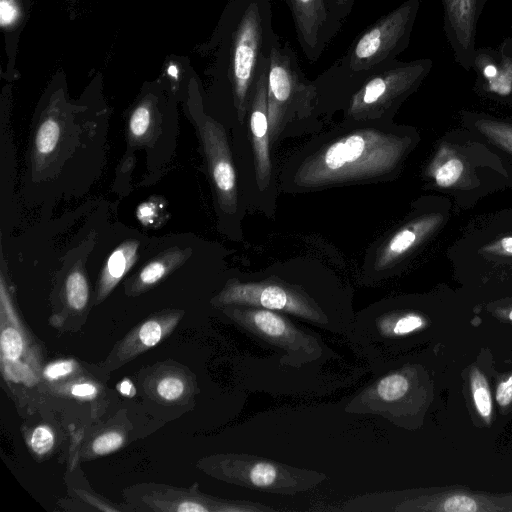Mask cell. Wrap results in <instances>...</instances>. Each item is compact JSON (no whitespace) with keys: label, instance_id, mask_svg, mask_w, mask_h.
Wrapping results in <instances>:
<instances>
[{"label":"cell","instance_id":"obj_21","mask_svg":"<svg viewBox=\"0 0 512 512\" xmlns=\"http://www.w3.org/2000/svg\"><path fill=\"white\" fill-rule=\"evenodd\" d=\"M60 138V124L55 116L49 114L40 123L36 137V151L40 155L50 154L58 144Z\"/></svg>","mask_w":512,"mask_h":512},{"label":"cell","instance_id":"obj_23","mask_svg":"<svg viewBox=\"0 0 512 512\" xmlns=\"http://www.w3.org/2000/svg\"><path fill=\"white\" fill-rule=\"evenodd\" d=\"M477 128L492 142L512 153V126L491 120L476 122Z\"/></svg>","mask_w":512,"mask_h":512},{"label":"cell","instance_id":"obj_28","mask_svg":"<svg viewBox=\"0 0 512 512\" xmlns=\"http://www.w3.org/2000/svg\"><path fill=\"white\" fill-rule=\"evenodd\" d=\"M277 475V468L268 462L255 463L248 473L252 485L260 488L271 486L276 481Z\"/></svg>","mask_w":512,"mask_h":512},{"label":"cell","instance_id":"obj_34","mask_svg":"<svg viewBox=\"0 0 512 512\" xmlns=\"http://www.w3.org/2000/svg\"><path fill=\"white\" fill-rule=\"evenodd\" d=\"M34 1H37V0H25L26 4L28 5V7L31 9V6L33 4ZM70 6L72 5H75L79 0H65Z\"/></svg>","mask_w":512,"mask_h":512},{"label":"cell","instance_id":"obj_13","mask_svg":"<svg viewBox=\"0 0 512 512\" xmlns=\"http://www.w3.org/2000/svg\"><path fill=\"white\" fill-rule=\"evenodd\" d=\"M134 428L128 418L127 410L123 409L105 423L91 426L88 434L81 429L78 448L80 461L107 456L123 448L128 443Z\"/></svg>","mask_w":512,"mask_h":512},{"label":"cell","instance_id":"obj_24","mask_svg":"<svg viewBox=\"0 0 512 512\" xmlns=\"http://www.w3.org/2000/svg\"><path fill=\"white\" fill-rule=\"evenodd\" d=\"M356 0H324L332 39L349 17Z\"/></svg>","mask_w":512,"mask_h":512},{"label":"cell","instance_id":"obj_3","mask_svg":"<svg viewBox=\"0 0 512 512\" xmlns=\"http://www.w3.org/2000/svg\"><path fill=\"white\" fill-rule=\"evenodd\" d=\"M0 362L4 382L24 406L26 394L41 393V345L21 319L3 275L0 281Z\"/></svg>","mask_w":512,"mask_h":512},{"label":"cell","instance_id":"obj_22","mask_svg":"<svg viewBox=\"0 0 512 512\" xmlns=\"http://www.w3.org/2000/svg\"><path fill=\"white\" fill-rule=\"evenodd\" d=\"M482 74L490 82V88L497 93L506 94L510 90L512 82V63L505 60L504 65L500 67L494 62L484 63Z\"/></svg>","mask_w":512,"mask_h":512},{"label":"cell","instance_id":"obj_15","mask_svg":"<svg viewBox=\"0 0 512 512\" xmlns=\"http://www.w3.org/2000/svg\"><path fill=\"white\" fill-rule=\"evenodd\" d=\"M29 12L25 0H0V27L6 57L5 70H2L1 76L7 80H14L18 76V45Z\"/></svg>","mask_w":512,"mask_h":512},{"label":"cell","instance_id":"obj_10","mask_svg":"<svg viewBox=\"0 0 512 512\" xmlns=\"http://www.w3.org/2000/svg\"><path fill=\"white\" fill-rule=\"evenodd\" d=\"M185 312L166 309L154 313L133 327L115 343L107 357L96 364L106 375L161 343L177 327Z\"/></svg>","mask_w":512,"mask_h":512},{"label":"cell","instance_id":"obj_18","mask_svg":"<svg viewBox=\"0 0 512 512\" xmlns=\"http://www.w3.org/2000/svg\"><path fill=\"white\" fill-rule=\"evenodd\" d=\"M183 259L184 253L180 250H174L149 262L126 286V293L130 296H136L152 288L178 266Z\"/></svg>","mask_w":512,"mask_h":512},{"label":"cell","instance_id":"obj_29","mask_svg":"<svg viewBox=\"0 0 512 512\" xmlns=\"http://www.w3.org/2000/svg\"><path fill=\"white\" fill-rule=\"evenodd\" d=\"M442 509L447 512H475L478 507L475 500L469 496L453 495L444 501Z\"/></svg>","mask_w":512,"mask_h":512},{"label":"cell","instance_id":"obj_20","mask_svg":"<svg viewBox=\"0 0 512 512\" xmlns=\"http://www.w3.org/2000/svg\"><path fill=\"white\" fill-rule=\"evenodd\" d=\"M26 443L35 458H47L55 449L57 435L50 424L39 423L26 430Z\"/></svg>","mask_w":512,"mask_h":512},{"label":"cell","instance_id":"obj_1","mask_svg":"<svg viewBox=\"0 0 512 512\" xmlns=\"http://www.w3.org/2000/svg\"><path fill=\"white\" fill-rule=\"evenodd\" d=\"M272 18L270 0H228L211 35L194 48L206 60L205 74L229 95L239 118L280 43Z\"/></svg>","mask_w":512,"mask_h":512},{"label":"cell","instance_id":"obj_2","mask_svg":"<svg viewBox=\"0 0 512 512\" xmlns=\"http://www.w3.org/2000/svg\"><path fill=\"white\" fill-rule=\"evenodd\" d=\"M402 145L398 139L376 131L347 135L332 143L300 172V181L319 185L372 176L388 170Z\"/></svg>","mask_w":512,"mask_h":512},{"label":"cell","instance_id":"obj_16","mask_svg":"<svg viewBox=\"0 0 512 512\" xmlns=\"http://www.w3.org/2000/svg\"><path fill=\"white\" fill-rule=\"evenodd\" d=\"M267 71L258 80L250 103V128L253 137L257 162L258 181L267 182L270 177V159L268 151V107H267Z\"/></svg>","mask_w":512,"mask_h":512},{"label":"cell","instance_id":"obj_25","mask_svg":"<svg viewBox=\"0 0 512 512\" xmlns=\"http://www.w3.org/2000/svg\"><path fill=\"white\" fill-rule=\"evenodd\" d=\"M409 388L408 380L400 374L382 378L377 385V393L384 401H395L403 397Z\"/></svg>","mask_w":512,"mask_h":512},{"label":"cell","instance_id":"obj_5","mask_svg":"<svg viewBox=\"0 0 512 512\" xmlns=\"http://www.w3.org/2000/svg\"><path fill=\"white\" fill-rule=\"evenodd\" d=\"M218 306H252L292 314L335 331L330 319L302 294L273 283L231 282L214 298Z\"/></svg>","mask_w":512,"mask_h":512},{"label":"cell","instance_id":"obj_6","mask_svg":"<svg viewBox=\"0 0 512 512\" xmlns=\"http://www.w3.org/2000/svg\"><path fill=\"white\" fill-rule=\"evenodd\" d=\"M132 511L211 512L241 510L223 500L203 494L197 485L189 488L155 482L137 483L122 490Z\"/></svg>","mask_w":512,"mask_h":512},{"label":"cell","instance_id":"obj_12","mask_svg":"<svg viewBox=\"0 0 512 512\" xmlns=\"http://www.w3.org/2000/svg\"><path fill=\"white\" fill-rule=\"evenodd\" d=\"M185 104L189 112L200 119L192 105L186 100ZM200 114L201 124H199V127L202 131L201 133L212 176L218 189L221 202L226 206H233L235 204L236 178L224 135L220 130V126L203 113L202 103L200 105Z\"/></svg>","mask_w":512,"mask_h":512},{"label":"cell","instance_id":"obj_7","mask_svg":"<svg viewBox=\"0 0 512 512\" xmlns=\"http://www.w3.org/2000/svg\"><path fill=\"white\" fill-rule=\"evenodd\" d=\"M41 393L48 398L88 403L92 420L99 421L108 402L103 383L74 359H60L44 366Z\"/></svg>","mask_w":512,"mask_h":512},{"label":"cell","instance_id":"obj_30","mask_svg":"<svg viewBox=\"0 0 512 512\" xmlns=\"http://www.w3.org/2000/svg\"><path fill=\"white\" fill-rule=\"evenodd\" d=\"M471 2L469 0H453L449 8L452 9V13L455 14L458 23L464 22L469 29L471 28L473 9L471 8Z\"/></svg>","mask_w":512,"mask_h":512},{"label":"cell","instance_id":"obj_35","mask_svg":"<svg viewBox=\"0 0 512 512\" xmlns=\"http://www.w3.org/2000/svg\"><path fill=\"white\" fill-rule=\"evenodd\" d=\"M509 319L512 321V310L509 313Z\"/></svg>","mask_w":512,"mask_h":512},{"label":"cell","instance_id":"obj_19","mask_svg":"<svg viewBox=\"0 0 512 512\" xmlns=\"http://www.w3.org/2000/svg\"><path fill=\"white\" fill-rule=\"evenodd\" d=\"M438 221L435 217L426 218L397 232L383 249L378 259V266L384 267L404 254Z\"/></svg>","mask_w":512,"mask_h":512},{"label":"cell","instance_id":"obj_4","mask_svg":"<svg viewBox=\"0 0 512 512\" xmlns=\"http://www.w3.org/2000/svg\"><path fill=\"white\" fill-rule=\"evenodd\" d=\"M419 7L408 0L367 28L334 64L347 73H363L396 60L410 39Z\"/></svg>","mask_w":512,"mask_h":512},{"label":"cell","instance_id":"obj_11","mask_svg":"<svg viewBox=\"0 0 512 512\" xmlns=\"http://www.w3.org/2000/svg\"><path fill=\"white\" fill-rule=\"evenodd\" d=\"M288 6L297 41L307 60L316 62L331 43L324 0H283Z\"/></svg>","mask_w":512,"mask_h":512},{"label":"cell","instance_id":"obj_8","mask_svg":"<svg viewBox=\"0 0 512 512\" xmlns=\"http://www.w3.org/2000/svg\"><path fill=\"white\" fill-rule=\"evenodd\" d=\"M315 95V87L305 79L294 50L288 44L276 45L267 71V107L271 123L289 107L307 103Z\"/></svg>","mask_w":512,"mask_h":512},{"label":"cell","instance_id":"obj_27","mask_svg":"<svg viewBox=\"0 0 512 512\" xmlns=\"http://www.w3.org/2000/svg\"><path fill=\"white\" fill-rule=\"evenodd\" d=\"M464 170V165L458 158H450L437 168L434 173L436 183L441 187L455 184Z\"/></svg>","mask_w":512,"mask_h":512},{"label":"cell","instance_id":"obj_32","mask_svg":"<svg viewBox=\"0 0 512 512\" xmlns=\"http://www.w3.org/2000/svg\"><path fill=\"white\" fill-rule=\"evenodd\" d=\"M154 215L155 209L150 203H143L137 209V216L143 224L150 223Z\"/></svg>","mask_w":512,"mask_h":512},{"label":"cell","instance_id":"obj_14","mask_svg":"<svg viewBox=\"0 0 512 512\" xmlns=\"http://www.w3.org/2000/svg\"><path fill=\"white\" fill-rule=\"evenodd\" d=\"M89 299L86 276L80 269H74L65 279L62 307L51 314L50 325L62 331L81 329L86 320Z\"/></svg>","mask_w":512,"mask_h":512},{"label":"cell","instance_id":"obj_33","mask_svg":"<svg viewBox=\"0 0 512 512\" xmlns=\"http://www.w3.org/2000/svg\"><path fill=\"white\" fill-rule=\"evenodd\" d=\"M498 244L504 253L512 255V236L503 238Z\"/></svg>","mask_w":512,"mask_h":512},{"label":"cell","instance_id":"obj_17","mask_svg":"<svg viewBox=\"0 0 512 512\" xmlns=\"http://www.w3.org/2000/svg\"><path fill=\"white\" fill-rule=\"evenodd\" d=\"M137 248V241H126L109 256L99 280L96 304L106 299L135 263Z\"/></svg>","mask_w":512,"mask_h":512},{"label":"cell","instance_id":"obj_26","mask_svg":"<svg viewBox=\"0 0 512 512\" xmlns=\"http://www.w3.org/2000/svg\"><path fill=\"white\" fill-rule=\"evenodd\" d=\"M471 387L477 411L482 417L489 418L492 412V400L487 388V382L484 376L477 370H474L472 373Z\"/></svg>","mask_w":512,"mask_h":512},{"label":"cell","instance_id":"obj_9","mask_svg":"<svg viewBox=\"0 0 512 512\" xmlns=\"http://www.w3.org/2000/svg\"><path fill=\"white\" fill-rule=\"evenodd\" d=\"M137 381L143 399L152 408L184 412L193 406L197 393L195 376L176 361L166 360L143 367Z\"/></svg>","mask_w":512,"mask_h":512},{"label":"cell","instance_id":"obj_31","mask_svg":"<svg viewBox=\"0 0 512 512\" xmlns=\"http://www.w3.org/2000/svg\"><path fill=\"white\" fill-rule=\"evenodd\" d=\"M496 399L501 406H506L512 401V376L499 384Z\"/></svg>","mask_w":512,"mask_h":512}]
</instances>
